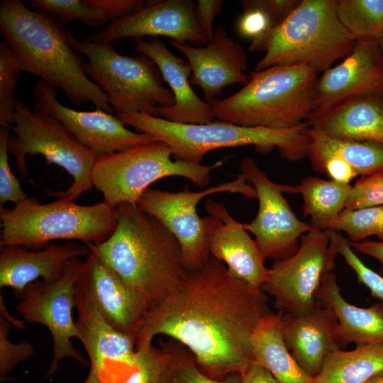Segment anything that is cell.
Instances as JSON below:
<instances>
[{
	"mask_svg": "<svg viewBox=\"0 0 383 383\" xmlns=\"http://www.w3.org/2000/svg\"><path fill=\"white\" fill-rule=\"evenodd\" d=\"M196 11L199 22L206 35L208 43L213 37V22L222 9L221 0H198Z\"/></svg>",
	"mask_w": 383,
	"mask_h": 383,
	"instance_id": "ee69618b",
	"label": "cell"
},
{
	"mask_svg": "<svg viewBox=\"0 0 383 383\" xmlns=\"http://www.w3.org/2000/svg\"><path fill=\"white\" fill-rule=\"evenodd\" d=\"M252 3L262 7L273 18L278 26L296 7V0H252Z\"/></svg>",
	"mask_w": 383,
	"mask_h": 383,
	"instance_id": "f6af8a7d",
	"label": "cell"
},
{
	"mask_svg": "<svg viewBox=\"0 0 383 383\" xmlns=\"http://www.w3.org/2000/svg\"><path fill=\"white\" fill-rule=\"evenodd\" d=\"M56 94L55 87L38 80L34 89L37 101L33 110L59 121L96 157L157 140L148 133L128 129L117 116L101 109L81 111L67 107L57 100Z\"/></svg>",
	"mask_w": 383,
	"mask_h": 383,
	"instance_id": "2e32d148",
	"label": "cell"
},
{
	"mask_svg": "<svg viewBox=\"0 0 383 383\" xmlns=\"http://www.w3.org/2000/svg\"><path fill=\"white\" fill-rule=\"evenodd\" d=\"M330 243L349 267L354 272L360 283L364 284L372 296L379 300L378 304L383 313V276L368 267L356 255L350 240L340 232L326 231Z\"/></svg>",
	"mask_w": 383,
	"mask_h": 383,
	"instance_id": "8d00e7d4",
	"label": "cell"
},
{
	"mask_svg": "<svg viewBox=\"0 0 383 383\" xmlns=\"http://www.w3.org/2000/svg\"><path fill=\"white\" fill-rule=\"evenodd\" d=\"M76 326L101 383H121L135 369L136 342L116 330L96 301L84 270L76 282Z\"/></svg>",
	"mask_w": 383,
	"mask_h": 383,
	"instance_id": "9a60e30c",
	"label": "cell"
},
{
	"mask_svg": "<svg viewBox=\"0 0 383 383\" xmlns=\"http://www.w3.org/2000/svg\"><path fill=\"white\" fill-rule=\"evenodd\" d=\"M239 168L254 187L258 200L256 216L244 223V228L255 236L266 259L276 261L293 255L301 237L311 229L309 223L297 218L283 196L285 192L296 193L295 187L272 182L250 157L243 159Z\"/></svg>",
	"mask_w": 383,
	"mask_h": 383,
	"instance_id": "5bb4252c",
	"label": "cell"
},
{
	"mask_svg": "<svg viewBox=\"0 0 383 383\" xmlns=\"http://www.w3.org/2000/svg\"><path fill=\"white\" fill-rule=\"evenodd\" d=\"M0 380L9 379V374L18 364L28 360L34 353L32 344L23 341L13 343L9 339L11 324L18 329L24 328L22 321L13 318L7 311L2 295L0 296Z\"/></svg>",
	"mask_w": 383,
	"mask_h": 383,
	"instance_id": "836d02e7",
	"label": "cell"
},
{
	"mask_svg": "<svg viewBox=\"0 0 383 383\" xmlns=\"http://www.w3.org/2000/svg\"><path fill=\"white\" fill-rule=\"evenodd\" d=\"M117 117L124 125L167 144L175 160L201 163L211 151L247 145L260 150L276 148L282 157L290 162L301 160L308 155L306 122L289 128L273 129L218 120L204 124L177 123L137 112L118 113Z\"/></svg>",
	"mask_w": 383,
	"mask_h": 383,
	"instance_id": "277c9868",
	"label": "cell"
},
{
	"mask_svg": "<svg viewBox=\"0 0 383 383\" xmlns=\"http://www.w3.org/2000/svg\"><path fill=\"white\" fill-rule=\"evenodd\" d=\"M352 189L350 184L309 176L295 187L301 195L304 216L310 218L311 229L327 231L345 209Z\"/></svg>",
	"mask_w": 383,
	"mask_h": 383,
	"instance_id": "f1b7e54d",
	"label": "cell"
},
{
	"mask_svg": "<svg viewBox=\"0 0 383 383\" xmlns=\"http://www.w3.org/2000/svg\"><path fill=\"white\" fill-rule=\"evenodd\" d=\"M84 270L103 315L118 331L136 342L148 312L138 294L100 258L89 250Z\"/></svg>",
	"mask_w": 383,
	"mask_h": 383,
	"instance_id": "d4e9b609",
	"label": "cell"
},
{
	"mask_svg": "<svg viewBox=\"0 0 383 383\" xmlns=\"http://www.w3.org/2000/svg\"><path fill=\"white\" fill-rule=\"evenodd\" d=\"M89 253L87 245L75 242L50 243L40 250L21 246L1 248L0 287H11L18 294L39 278L44 282L55 281L62 277L71 260Z\"/></svg>",
	"mask_w": 383,
	"mask_h": 383,
	"instance_id": "cb8c5ba5",
	"label": "cell"
},
{
	"mask_svg": "<svg viewBox=\"0 0 383 383\" xmlns=\"http://www.w3.org/2000/svg\"><path fill=\"white\" fill-rule=\"evenodd\" d=\"M377 44H378V46H379L380 52H381L382 56V57H383V32H382V34L378 37V38L377 39Z\"/></svg>",
	"mask_w": 383,
	"mask_h": 383,
	"instance_id": "f907efd6",
	"label": "cell"
},
{
	"mask_svg": "<svg viewBox=\"0 0 383 383\" xmlns=\"http://www.w3.org/2000/svg\"><path fill=\"white\" fill-rule=\"evenodd\" d=\"M382 370L383 344L357 345L330 353L313 383H365Z\"/></svg>",
	"mask_w": 383,
	"mask_h": 383,
	"instance_id": "83f0119b",
	"label": "cell"
},
{
	"mask_svg": "<svg viewBox=\"0 0 383 383\" xmlns=\"http://www.w3.org/2000/svg\"><path fill=\"white\" fill-rule=\"evenodd\" d=\"M75 52L89 60L87 75L108 96L116 113L137 112L160 117V109L174 104V95L163 84V78L155 62L139 54L136 57L117 52L113 43L77 40L68 32Z\"/></svg>",
	"mask_w": 383,
	"mask_h": 383,
	"instance_id": "ba28073f",
	"label": "cell"
},
{
	"mask_svg": "<svg viewBox=\"0 0 383 383\" xmlns=\"http://www.w3.org/2000/svg\"><path fill=\"white\" fill-rule=\"evenodd\" d=\"M318 73L305 65H277L250 72L233 94L211 105L218 121L239 126L285 129L300 125L315 110Z\"/></svg>",
	"mask_w": 383,
	"mask_h": 383,
	"instance_id": "5b68a950",
	"label": "cell"
},
{
	"mask_svg": "<svg viewBox=\"0 0 383 383\" xmlns=\"http://www.w3.org/2000/svg\"><path fill=\"white\" fill-rule=\"evenodd\" d=\"M240 379L239 373L222 380L211 378L199 369L191 353L177 351L174 352L160 383H240Z\"/></svg>",
	"mask_w": 383,
	"mask_h": 383,
	"instance_id": "74e56055",
	"label": "cell"
},
{
	"mask_svg": "<svg viewBox=\"0 0 383 383\" xmlns=\"http://www.w3.org/2000/svg\"><path fill=\"white\" fill-rule=\"evenodd\" d=\"M354 250L376 260L380 264L379 274L383 276V240H368L357 243L350 241Z\"/></svg>",
	"mask_w": 383,
	"mask_h": 383,
	"instance_id": "7dc6e473",
	"label": "cell"
},
{
	"mask_svg": "<svg viewBox=\"0 0 383 383\" xmlns=\"http://www.w3.org/2000/svg\"><path fill=\"white\" fill-rule=\"evenodd\" d=\"M223 192L238 194L248 199L257 197L252 185L240 173L231 181L200 192H192L187 187L176 192L149 188L137 204L176 237L181 246L184 266L190 271L199 268L209 259V239L215 222L211 216L201 218L197 206L207 196Z\"/></svg>",
	"mask_w": 383,
	"mask_h": 383,
	"instance_id": "8fae6325",
	"label": "cell"
},
{
	"mask_svg": "<svg viewBox=\"0 0 383 383\" xmlns=\"http://www.w3.org/2000/svg\"><path fill=\"white\" fill-rule=\"evenodd\" d=\"M117 224L104 242L89 250L138 294L148 311L181 285L187 270L176 237L137 204L116 207Z\"/></svg>",
	"mask_w": 383,
	"mask_h": 383,
	"instance_id": "7a4b0ae2",
	"label": "cell"
},
{
	"mask_svg": "<svg viewBox=\"0 0 383 383\" xmlns=\"http://www.w3.org/2000/svg\"><path fill=\"white\" fill-rule=\"evenodd\" d=\"M164 36L179 43L204 46L208 43L192 0L148 1L129 15L110 22L86 40L112 43L114 40Z\"/></svg>",
	"mask_w": 383,
	"mask_h": 383,
	"instance_id": "e0dca14e",
	"label": "cell"
},
{
	"mask_svg": "<svg viewBox=\"0 0 383 383\" xmlns=\"http://www.w3.org/2000/svg\"><path fill=\"white\" fill-rule=\"evenodd\" d=\"M21 66L5 41L0 43V128H10Z\"/></svg>",
	"mask_w": 383,
	"mask_h": 383,
	"instance_id": "d590c367",
	"label": "cell"
},
{
	"mask_svg": "<svg viewBox=\"0 0 383 383\" xmlns=\"http://www.w3.org/2000/svg\"><path fill=\"white\" fill-rule=\"evenodd\" d=\"M337 255L326 231L311 229L295 253L274 261L262 290L273 297L279 312L304 315L317 304L322 279L334 269Z\"/></svg>",
	"mask_w": 383,
	"mask_h": 383,
	"instance_id": "7c38bea8",
	"label": "cell"
},
{
	"mask_svg": "<svg viewBox=\"0 0 383 383\" xmlns=\"http://www.w3.org/2000/svg\"><path fill=\"white\" fill-rule=\"evenodd\" d=\"M316 300L334 312L338 320L336 338L341 348L350 343L383 344V313L378 303L367 308L349 303L333 272L323 277Z\"/></svg>",
	"mask_w": 383,
	"mask_h": 383,
	"instance_id": "484cf974",
	"label": "cell"
},
{
	"mask_svg": "<svg viewBox=\"0 0 383 383\" xmlns=\"http://www.w3.org/2000/svg\"><path fill=\"white\" fill-rule=\"evenodd\" d=\"M226 160L210 165L175 160L170 147L155 140L96 157L92 184L102 194L104 201L116 208L124 203L137 204L152 183L165 177H184L204 187L209 184L211 173Z\"/></svg>",
	"mask_w": 383,
	"mask_h": 383,
	"instance_id": "9c48e42d",
	"label": "cell"
},
{
	"mask_svg": "<svg viewBox=\"0 0 383 383\" xmlns=\"http://www.w3.org/2000/svg\"><path fill=\"white\" fill-rule=\"evenodd\" d=\"M329 230L345 233L352 243L363 241L370 236L383 240V206L345 209Z\"/></svg>",
	"mask_w": 383,
	"mask_h": 383,
	"instance_id": "1f68e13d",
	"label": "cell"
},
{
	"mask_svg": "<svg viewBox=\"0 0 383 383\" xmlns=\"http://www.w3.org/2000/svg\"><path fill=\"white\" fill-rule=\"evenodd\" d=\"M13 123L16 135L9 136L8 151L21 176L27 174L26 157L41 155L48 162L66 170L73 179L65 190L48 192L50 194L74 201L93 187L91 173L96 156L59 121L16 99Z\"/></svg>",
	"mask_w": 383,
	"mask_h": 383,
	"instance_id": "30bf717a",
	"label": "cell"
},
{
	"mask_svg": "<svg viewBox=\"0 0 383 383\" xmlns=\"http://www.w3.org/2000/svg\"><path fill=\"white\" fill-rule=\"evenodd\" d=\"M243 13L236 22V30L243 38L250 40L251 52L265 51L267 40L277 26L273 18L252 0L240 1Z\"/></svg>",
	"mask_w": 383,
	"mask_h": 383,
	"instance_id": "e575fe53",
	"label": "cell"
},
{
	"mask_svg": "<svg viewBox=\"0 0 383 383\" xmlns=\"http://www.w3.org/2000/svg\"><path fill=\"white\" fill-rule=\"evenodd\" d=\"M134 49L152 59L174 95L172 106L160 109V117L171 122L204 124L215 119L211 105L199 98L191 87L192 68L157 38L134 39Z\"/></svg>",
	"mask_w": 383,
	"mask_h": 383,
	"instance_id": "44dd1931",
	"label": "cell"
},
{
	"mask_svg": "<svg viewBox=\"0 0 383 383\" xmlns=\"http://www.w3.org/2000/svg\"><path fill=\"white\" fill-rule=\"evenodd\" d=\"M378 206H383V171L356 181L345 209L356 210Z\"/></svg>",
	"mask_w": 383,
	"mask_h": 383,
	"instance_id": "60d3db41",
	"label": "cell"
},
{
	"mask_svg": "<svg viewBox=\"0 0 383 383\" xmlns=\"http://www.w3.org/2000/svg\"><path fill=\"white\" fill-rule=\"evenodd\" d=\"M173 354V350L160 349L152 344L137 348L136 367L121 383H160Z\"/></svg>",
	"mask_w": 383,
	"mask_h": 383,
	"instance_id": "f35d334b",
	"label": "cell"
},
{
	"mask_svg": "<svg viewBox=\"0 0 383 383\" xmlns=\"http://www.w3.org/2000/svg\"><path fill=\"white\" fill-rule=\"evenodd\" d=\"M84 269V261L79 257L71 260L61 277L53 282L35 281L20 293L15 294L21 302L16 310L28 323L45 326L52 341V358L47 377L52 376L59 362L71 357L84 366L87 360L72 344L79 333L72 313L75 306V284Z\"/></svg>",
	"mask_w": 383,
	"mask_h": 383,
	"instance_id": "4fadbf2b",
	"label": "cell"
},
{
	"mask_svg": "<svg viewBox=\"0 0 383 383\" xmlns=\"http://www.w3.org/2000/svg\"><path fill=\"white\" fill-rule=\"evenodd\" d=\"M337 326L333 310L318 301L304 315L282 316L285 343L298 365L313 378L320 372L326 356L341 349L336 338Z\"/></svg>",
	"mask_w": 383,
	"mask_h": 383,
	"instance_id": "603a6c76",
	"label": "cell"
},
{
	"mask_svg": "<svg viewBox=\"0 0 383 383\" xmlns=\"http://www.w3.org/2000/svg\"><path fill=\"white\" fill-rule=\"evenodd\" d=\"M0 31L22 72L60 88L74 105L90 101L112 113L108 96L88 77L86 62L75 53L68 32L55 16L30 9L20 0H3Z\"/></svg>",
	"mask_w": 383,
	"mask_h": 383,
	"instance_id": "3957f363",
	"label": "cell"
},
{
	"mask_svg": "<svg viewBox=\"0 0 383 383\" xmlns=\"http://www.w3.org/2000/svg\"><path fill=\"white\" fill-rule=\"evenodd\" d=\"M365 383H383V370L374 375Z\"/></svg>",
	"mask_w": 383,
	"mask_h": 383,
	"instance_id": "681fc988",
	"label": "cell"
},
{
	"mask_svg": "<svg viewBox=\"0 0 383 383\" xmlns=\"http://www.w3.org/2000/svg\"><path fill=\"white\" fill-rule=\"evenodd\" d=\"M169 41L188 60L192 71L190 83L201 89L210 104L226 87L245 85L250 79L245 73L248 57L245 50L223 26L214 30L213 39L204 46Z\"/></svg>",
	"mask_w": 383,
	"mask_h": 383,
	"instance_id": "ac0fdd59",
	"label": "cell"
},
{
	"mask_svg": "<svg viewBox=\"0 0 383 383\" xmlns=\"http://www.w3.org/2000/svg\"><path fill=\"white\" fill-rule=\"evenodd\" d=\"M9 128H0V207L7 202L14 204L27 199L28 196L21 187L18 179L13 174L9 162L8 143Z\"/></svg>",
	"mask_w": 383,
	"mask_h": 383,
	"instance_id": "ab89813d",
	"label": "cell"
},
{
	"mask_svg": "<svg viewBox=\"0 0 383 383\" xmlns=\"http://www.w3.org/2000/svg\"><path fill=\"white\" fill-rule=\"evenodd\" d=\"M338 0H301L272 32L255 71L305 65L323 73L352 50L355 38L337 14Z\"/></svg>",
	"mask_w": 383,
	"mask_h": 383,
	"instance_id": "52a82bcc",
	"label": "cell"
},
{
	"mask_svg": "<svg viewBox=\"0 0 383 383\" xmlns=\"http://www.w3.org/2000/svg\"><path fill=\"white\" fill-rule=\"evenodd\" d=\"M306 133L309 159L326 155L338 157L362 177L383 171V146L333 137L309 126Z\"/></svg>",
	"mask_w": 383,
	"mask_h": 383,
	"instance_id": "f546056e",
	"label": "cell"
},
{
	"mask_svg": "<svg viewBox=\"0 0 383 383\" xmlns=\"http://www.w3.org/2000/svg\"><path fill=\"white\" fill-rule=\"evenodd\" d=\"M240 383H279L270 372L260 364L252 362L241 374Z\"/></svg>",
	"mask_w": 383,
	"mask_h": 383,
	"instance_id": "bcb514c9",
	"label": "cell"
},
{
	"mask_svg": "<svg viewBox=\"0 0 383 383\" xmlns=\"http://www.w3.org/2000/svg\"><path fill=\"white\" fill-rule=\"evenodd\" d=\"M90 6L101 10L111 21L122 18L145 4L143 0H86Z\"/></svg>",
	"mask_w": 383,
	"mask_h": 383,
	"instance_id": "7bdbcfd3",
	"label": "cell"
},
{
	"mask_svg": "<svg viewBox=\"0 0 383 383\" xmlns=\"http://www.w3.org/2000/svg\"><path fill=\"white\" fill-rule=\"evenodd\" d=\"M336 10L355 40L377 39L383 32V0H338Z\"/></svg>",
	"mask_w": 383,
	"mask_h": 383,
	"instance_id": "4dcf8cb0",
	"label": "cell"
},
{
	"mask_svg": "<svg viewBox=\"0 0 383 383\" xmlns=\"http://www.w3.org/2000/svg\"><path fill=\"white\" fill-rule=\"evenodd\" d=\"M205 207L215 218L209 239L211 255L223 262L236 277L262 289L269 269L256 240L250 237L244 223L230 215L223 204L209 199Z\"/></svg>",
	"mask_w": 383,
	"mask_h": 383,
	"instance_id": "ffe728a7",
	"label": "cell"
},
{
	"mask_svg": "<svg viewBox=\"0 0 383 383\" xmlns=\"http://www.w3.org/2000/svg\"><path fill=\"white\" fill-rule=\"evenodd\" d=\"M83 383H101V382L95 370L90 367L88 375Z\"/></svg>",
	"mask_w": 383,
	"mask_h": 383,
	"instance_id": "c3c4849f",
	"label": "cell"
},
{
	"mask_svg": "<svg viewBox=\"0 0 383 383\" xmlns=\"http://www.w3.org/2000/svg\"><path fill=\"white\" fill-rule=\"evenodd\" d=\"M28 2L33 9L52 14L62 25L79 21L91 27H99L111 21L101 10L90 6L86 0H28Z\"/></svg>",
	"mask_w": 383,
	"mask_h": 383,
	"instance_id": "d6a6232c",
	"label": "cell"
},
{
	"mask_svg": "<svg viewBox=\"0 0 383 383\" xmlns=\"http://www.w3.org/2000/svg\"><path fill=\"white\" fill-rule=\"evenodd\" d=\"M381 89H383V57L377 40L357 39L351 52L339 64L318 77L315 110Z\"/></svg>",
	"mask_w": 383,
	"mask_h": 383,
	"instance_id": "d6986e66",
	"label": "cell"
},
{
	"mask_svg": "<svg viewBox=\"0 0 383 383\" xmlns=\"http://www.w3.org/2000/svg\"><path fill=\"white\" fill-rule=\"evenodd\" d=\"M282 314L270 313L255 327L251 338L255 362L267 369L279 383H313V378L301 368L285 343Z\"/></svg>",
	"mask_w": 383,
	"mask_h": 383,
	"instance_id": "4316f807",
	"label": "cell"
},
{
	"mask_svg": "<svg viewBox=\"0 0 383 383\" xmlns=\"http://www.w3.org/2000/svg\"><path fill=\"white\" fill-rule=\"evenodd\" d=\"M270 313L262 289L211 255L199 268L187 271L179 288L146 313L136 348L151 345L156 335L170 336L187 348L204 374L222 380L243 374L255 362L252 335Z\"/></svg>",
	"mask_w": 383,
	"mask_h": 383,
	"instance_id": "6da1fadb",
	"label": "cell"
},
{
	"mask_svg": "<svg viewBox=\"0 0 383 383\" xmlns=\"http://www.w3.org/2000/svg\"><path fill=\"white\" fill-rule=\"evenodd\" d=\"M306 122L333 137L383 146V89L314 110Z\"/></svg>",
	"mask_w": 383,
	"mask_h": 383,
	"instance_id": "7402d4cb",
	"label": "cell"
},
{
	"mask_svg": "<svg viewBox=\"0 0 383 383\" xmlns=\"http://www.w3.org/2000/svg\"><path fill=\"white\" fill-rule=\"evenodd\" d=\"M309 160L315 171L326 173L330 179L340 183L350 184L358 176L350 165L335 156L326 155L309 159Z\"/></svg>",
	"mask_w": 383,
	"mask_h": 383,
	"instance_id": "b9f144b4",
	"label": "cell"
},
{
	"mask_svg": "<svg viewBox=\"0 0 383 383\" xmlns=\"http://www.w3.org/2000/svg\"><path fill=\"white\" fill-rule=\"evenodd\" d=\"M0 218V247L31 250H42L55 240L98 245L111 235L117 224L116 208L104 201L84 206L63 198L41 204L28 196L11 209L1 208Z\"/></svg>",
	"mask_w": 383,
	"mask_h": 383,
	"instance_id": "8992f818",
	"label": "cell"
}]
</instances>
